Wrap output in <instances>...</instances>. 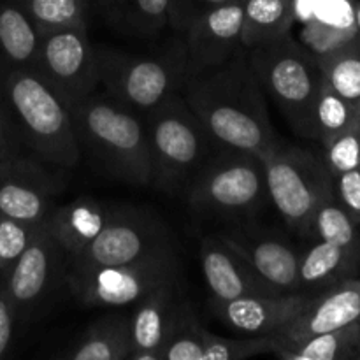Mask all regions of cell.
Returning <instances> with one entry per match:
<instances>
[{
    "instance_id": "1",
    "label": "cell",
    "mask_w": 360,
    "mask_h": 360,
    "mask_svg": "<svg viewBox=\"0 0 360 360\" xmlns=\"http://www.w3.org/2000/svg\"><path fill=\"white\" fill-rule=\"evenodd\" d=\"M181 97L217 148L248 151L260 157L280 139L246 49L217 69L190 77Z\"/></svg>"
},
{
    "instance_id": "2",
    "label": "cell",
    "mask_w": 360,
    "mask_h": 360,
    "mask_svg": "<svg viewBox=\"0 0 360 360\" xmlns=\"http://www.w3.org/2000/svg\"><path fill=\"white\" fill-rule=\"evenodd\" d=\"M0 102L34 157L51 167H76L83 150L69 105L37 70L0 60Z\"/></svg>"
},
{
    "instance_id": "3",
    "label": "cell",
    "mask_w": 360,
    "mask_h": 360,
    "mask_svg": "<svg viewBox=\"0 0 360 360\" xmlns=\"http://www.w3.org/2000/svg\"><path fill=\"white\" fill-rule=\"evenodd\" d=\"M81 150L111 178L130 185L151 183L146 125L136 111L97 91L69 104Z\"/></svg>"
},
{
    "instance_id": "4",
    "label": "cell",
    "mask_w": 360,
    "mask_h": 360,
    "mask_svg": "<svg viewBox=\"0 0 360 360\" xmlns=\"http://www.w3.org/2000/svg\"><path fill=\"white\" fill-rule=\"evenodd\" d=\"M98 81L105 94L136 112H150L193 77L181 37L151 53L95 46Z\"/></svg>"
},
{
    "instance_id": "5",
    "label": "cell",
    "mask_w": 360,
    "mask_h": 360,
    "mask_svg": "<svg viewBox=\"0 0 360 360\" xmlns=\"http://www.w3.org/2000/svg\"><path fill=\"white\" fill-rule=\"evenodd\" d=\"M185 197L193 213L220 221L252 220L269 200L259 155L217 148L190 179Z\"/></svg>"
},
{
    "instance_id": "6",
    "label": "cell",
    "mask_w": 360,
    "mask_h": 360,
    "mask_svg": "<svg viewBox=\"0 0 360 360\" xmlns=\"http://www.w3.org/2000/svg\"><path fill=\"white\" fill-rule=\"evenodd\" d=\"M151 160V186L167 195H185L206 158L217 150L207 130L181 94L162 102L144 120Z\"/></svg>"
},
{
    "instance_id": "7",
    "label": "cell",
    "mask_w": 360,
    "mask_h": 360,
    "mask_svg": "<svg viewBox=\"0 0 360 360\" xmlns=\"http://www.w3.org/2000/svg\"><path fill=\"white\" fill-rule=\"evenodd\" d=\"M264 94H269L297 136L316 139L315 104L322 72L316 56L292 34L246 51Z\"/></svg>"
},
{
    "instance_id": "8",
    "label": "cell",
    "mask_w": 360,
    "mask_h": 360,
    "mask_svg": "<svg viewBox=\"0 0 360 360\" xmlns=\"http://www.w3.org/2000/svg\"><path fill=\"white\" fill-rule=\"evenodd\" d=\"M260 160L269 200L292 231L306 236L316 207L334 193L333 174L323 158L278 139Z\"/></svg>"
},
{
    "instance_id": "9",
    "label": "cell",
    "mask_w": 360,
    "mask_h": 360,
    "mask_svg": "<svg viewBox=\"0 0 360 360\" xmlns=\"http://www.w3.org/2000/svg\"><path fill=\"white\" fill-rule=\"evenodd\" d=\"M179 271L176 250L120 266L69 264L65 287L84 308H123L134 306L160 285L179 281Z\"/></svg>"
},
{
    "instance_id": "10",
    "label": "cell",
    "mask_w": 360,
    "mask_h": 360,
    "mask_svg": "<svg viewBox=\"0 0 360 360\" xmlns=\"http://www.w3.org/2000/svg\"><path fill=\"white\" fill-rule=\"evenodd\" d=\"M176 250L165 221L143 207L115 206L101 234L69 264L74 266H120L141 262Z\"/></svg>"
},
{
    "instance_id": "11",
    "label": "cell",
    "mask_w": 360,
    "mask_h": 360,
    "mask_svg": "<svg viewBox=\"0 0 360 360\" xmlns=\"http://www.w3.org/2000/svg\"><path fill=\"white\" fill-rule=\"evenodd\" d=\"M69 257L55 241L44 221L20 259L2 278L20 323L37 320L65 287Z\"/></svg>"
},
{
    "instance_id": "12",
    "label": "cell",
    "mask_w": 360,
    "mask_h": 360,
    "mask_svg": "<svg viewBox=\"0 0 360 360\" xmlns=\"http://www.w3.org/2000/svg\"><path fill=\"white\" fill-rule=\"evenodd\" d=\"M34 69L65 101H79L94 94L98 81L97 51L88 39L86 27H65L39 32Z\"/></svg>"
},
{
    "instance_id": "13",
    "label": "cell",
    "mask_w": 360,
    "mask_h": 360,
    "mask_svg": "<svg viewBox=\"0 0 360 360\" xmlns=\"http://www.w3.org/2000/svg\"><path fill=\"white\" fill-rule=\"evenodd\" d=\"M217 236L246 260L271 290L297 294L299 253L280 231L243 220L227 224Z\"/></svg>"
},
{
    "instance_id": "14",
    "label": "cell",
    "mask_w": 360,
    "mask_h": 360,
    "mask_svg": "<svg viewBox=\"0 0 360 360\" xmlns=\"http://www.w3.org/2000/svg\"><path fill=\"white\" fill-rule=\"evenodd\" d=\"M51 165L21 151L0 160V213L14 220L39 225L46 220L53 200L63 188Z\"/></svg>"
},
{
    "instance_id": "15",
    "label": "cell",
    "mask_w": 360,
    "mask_h": 360,
    "mask_svg": "<svg viewBox=\"0 0 360 360\" xmlns=\"http://www.w3.org/2000/svg\"><path fill=\"white\" fill-rule=\"evenodd\" d=\"M243 2L232 0L210 9L179 35L193 76L217 69L241 51Z\"/></svg>"
},
{
    "instance_id": "16",
    "label": "cell",
    "mask_w": 360,
    "mask_h": 360,
    "mask_svg": "<svg viewBox=\"0 0 360 360\" xmlns=\"http://www.w3.org/2000/svg\"><path fill=\"white\" fill-rule=\"evenodd\" d=\"M360 322V278H348L311 295L304 309L274 334V350Z\"/></svg>"
},
{
    "instance_id": "17",
    "label": "cell",
    "mask_w": 360,
    "mask_h": 360,
    "mask_svg": "<svg viewBox=\"0 0 360 360\" xmlns=\"http://www.w3.org/2000/svg\"><path fill=\"white\" fill-rule=\"evenodd\" d=\"M311 301L302 294H266L217 301L211 299V311L220 322L245 336H273L295 319Z\"/></svg>"
},
{
    "instance_id": "18",
    "label": "cell",
    "mask_w": 360,
    "mask_h": 360,
    "mask_svg": "<svg viewBox=\"0 0 360 360\" xmlns=\"http://www.w3.org/2000/svg\"><path fill=\"white\" fill-rule=\"evenodd\" d=\"M179 281L160 285L136 302L130 315L129 360H162L179 308Z\"/></svg>"
},
{
    "instance_id": "19",
    "label": "cell",
    "mask_w": 360,
    "mask_h": 360,
    "mask_svg": "<svg viewBox=\"0 0 360 360\" xmlns=\"http://www.w3.org/2000/svg\"><path fill=\"white\" fill-rule=\"evenodd\" d=\"M200 266L211 299L217 301L276 294L257 276L246 260L218 236H206L200 241Z\"/></svg>"
},
{
    "instance_id": "20",
    "label": "cell",
    "mask_w": 360,
    "mask_h": 360,
    "mask_svg": "<svg viewBox=\"0 0 360 360\" xmlns=\"http://www.w3.org/2000/svg\"><path fill=\"white\" fill-rule=\"evenodd\" d=\"M115 206L94 197H77L62 206H53L44 225L69 259H74L90 246L111 218Z\"/></svg>"
},
{
    "instance_id": "21",
    "label": "cell",
    "mask_w": 360,
    "mask_h": 360,
    "mask_svg": "<svg viewBox=\"0 0 360 360\" xmlns=\"http://www.w3.org/2000/svg\"><path fill=\"white\" fill-rule=\"evenodd\" d=\"M360 250L338 243L313 239L304 253H299V292L315 295L348 278H357Z\"/></svg>"
},
{
    "instance_id": "22",
    "label": "cell",
    "mask_w": 360,
    "mask_h": 360,
    "mask_svg": "<svg viewBox=\"0 0 360 360\" xmlns=\"http://www.w3.org/2000/svg\"><path fill=\"white\" fill-rule=\"evenodd\" d=\"M130 316L109 313L88 323L53 357L62 360H129Z\"/></svg>"
},
{
    "instance_id": "23",
    "label": "cell",
    "mask_w": 360,
    "mask_h": 360,
    "mask_svg": "<svg viewBox=\"0 0 360 360\" xmlns=\"http://www.w3.org/2000/svg\"><path fill=\"white\" fill-rule=\"evenodd\" d=\"M171 0H95V9L118 34L151 39L169 28Z\"/></svg>"
},
{
    "instance_id": "24",
    "label": "cell",
    "mask_w": 360,
    "mask_h": 360,
    "mask_svg": "<svg viewBox=\"0 0 360 360\" xmlns=\"http://www.w3.org/2000/svg\"><path fill=\"white\" fill-rule=\"evenodd\" d=\"M294 0H245L241 46L252 49L292 34L295 23Z\"/></svg>"
},
{
    "instance_id": "25",
    "label": "cell",
    "mask_w": 360,
    "mask_h": 360,
    "mask_svg": "<svg viewBox=\"0 0 360 360\" xmlns=\"http://www.w3.org/2000/svg\"><path fill=\"white\" fill-rule=\"evenodd\" d=\"M39 37L37 27L18 0H0V60L34 69Z\"/></svg>"
},
{
    "instance_id": "26",
    "label": "cell",
    "mask_w": 360,
    "mask_h": 360,
    "mask_svg": "<svg viewBox=\"0 0 360 360\" xmlns=\"http://www.w3.org/2000/svg\"><path fill=\"white\" fill-rule=\"evenodd\" d=\"M273 354L283 360H357L360 322L280 347Z\"/></svg>"
},
{
    "instance_id": "27",
    "label": "cell",
    "mask_w": 360,
    "mask_h": 360,
    "mask_svg": "<svg viewBox=\"0 0 360 360\" xmlns=\"http://www.w3.org/2000/svg\"><path fill=\"white\" fill-rule=\"evenodd\" d=\"M315 56L323 79L360 109V34L333 51Z\"/></svg>"
},
{
    "instance_id": "28",
    "label": "cell",
    "mask_w": 360,
    "mask_h": 360,
    "mask_svg": "<svg viewBox=\"0 0 360 360\" xmlns=\"http://www.w3.org/2000/svg\"><path fill=\"white\" fill-rule=\"evenodd\" d=\"M357 122H360V109L341 97L322 77L315 104L316 141L323 146Z\"/></svg>"
},
{
    "instance_id": "29",
    "label": "cell",
    "mask_w": 360,
    "mask_h": 360,
    "mask_svg": "<svg viewBox=\"0 0 360 360\" xmlns=\"http://www.w3.org/2000/svg\"><path fill=\"white\" fill-rule=\"evenodd\" d=\"M39 32L65 27H86L88 0H18Z\"/></svg>"
},
{
    "instance_id": "30",
    "label": "cell",
    "mask_w": 360,
    "mask_h": 360,
    "mask_svg": "<svg viewBox=\"0 0 360 360\" xmlns=\"http://www.w3.org/2000/svg\"><path fill=\"white\" fill-rule=\"evenodd\" d=\"M273 336H246L241 340L217 336L202 329L199 341V360H243L274 352Z\"/></svg>"
},
{
    "instance_id": "31",
    "label": "cell",
    "mask_w": 360,
    "mask_h": 360,
    "mask_svg": "<svg viewBox=\"0 0 360 360\" xmlns=\"http://www.w3.org/2000/svg\"><path fill=\"white\" fill-rule=\"evenodd\" d=\"M39 229H41V224H25V221L14 220L0 213V276H4L11 269V266L20 259Z\"/></svg>"
},
{
    "instance_id": "32",
    "label": "cell",
    "mask_w": 360,
    "mask_h": 360,
    "mask_svg": "<svg viewBox=\"0 0 360 360\" xmlns=\"http://www.w3.org/2000/svg\"><path fill=\"white\" fill-rule=\"evenodd\" d=\"M323 162L330 174H340L360 165V122L323 144Z\"/></svg>"
},
{
    "instance_id": "33",
    "label": "cell",
    "mask_w": 360,
    "mask_h": 360,
    "mask_svg": "<svg viewBox=\"0 0 360 360\" xmlns=\"http://www.w3.org/2000/svg\"><path fill=\"white\" fill-rule=\"evenodd\" d=\"M357 35L359 30H343V28H334L326 23H320L319 20H308L302 27L301 42L313 55H322V53L333 51V49L347 44Z\"/></svg>"
},
{
    "instance_id": "34",
    "label": "cell",
    "mask_w": 360,
    "mask_h": 360,
    "mask_svg": "<svg viewBox=\"0 0 360 360\" xmlns=\"http://www.w3.org/2000/svg\"><path fill=\"white\" fill-rule=\"evenodd\" d=\"M334 197L360 229V165L333 176Z\"/></svg>"
},
{
    "instance_id": "35",
    "label": "cell",
    "mask_w": 360,
    "mask_h": 360,
    "mask_svg": "<svg viewBox=\"0 0 360 360\" xmlns=\"http://www.w3.org/2000/svg\"><path fill=\"white\" fill-rule=\"evenodd\" d=\"M227 2H232V0H171V4H169V28L181 35L197 18Z\"/></svg>"
},
{
    "instance_id": "36",
    "label": "cell",
    "mask_w": 360,
    "mask_h": 360,
    "mask_svg": "<svg viewBox=\"0 0 360 360\" xmlns=\"http://www.w3.org/2000/svg\"><path fill=\"white\" fill-rule=\"evenodd\" d=\"M18 326H21L20 319L0 278V359H6L14 348Z\"/></svg>"
},
{
    "instance_id": "37",
    "label": "cell",
    "mask_w": 360,
    "mask_h": 360,
    "mask_svg": "<svg viewBox=\"0 0 360 360\" xmlns=\"http://www.w3.org/2000/svg\"><path fill=\"white\" fill-rule=\"evenodd\" d=\"M21 146H23V143H21L16 129H14L13 120L0 102V160L21 151Z\"/></svg>"
},
{
    "instance_id": "38",
    "label": "cell",
    "mask_w": 360,
    "mask_h": 360,
    "mask_svg": "<svg viewBox=\"0 0 360 360\" xmlns=\"http://www.w3.org/2000/svg\"><path fill=\"white\" fill-rule=\"evenodd\" d=\"M355 23H357V30L360 34V0H355Z\"/></svg>"
},
{
    "instance_id": "39",
    "label": "cell",
    "mask_w": 360,
    "mask_h": 360,
    "mask_svg": "<svg viewBox=\"0 0 360 360\" xmlns=\"http://www.w3.org/2000/svg\"><path fill=\"white\" fill-rule=\"evenodd\" d=\"M357 360H360V354H359V355H357Z\"/></svg>"
}]
</instances>
